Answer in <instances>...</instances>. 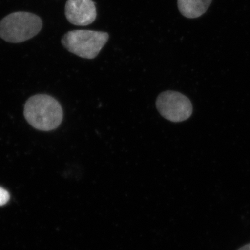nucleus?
<instances>
[{
	"label": "nucleus",
	"instance_id": "1",
	"mask_svg": "<svg viewBox=\"0 0 250 250\" xmlns=\"http://www.w3.org/2000/svg\"><path fill=\"white\" fill-rule=\"evenodd\" d=\"M24 114L33 127L45 131L58 128L63 117L60 103L53 97L44 94L34 95L28 100Z\"/></svg>",
	"mask_w": 250,
	"mask_h": 250
},
{
	"label": "nucleus",
	"instance_id": "2",
	"mask_svg": "<svg viewBox=\"0 0 250 250\" xmlns=\"http://www.w3.org/2000/svg\"><path fill=\"white\" fill-rule=\"evenodd\" d=\"M42 27V20L35 14L12 13L0 21V37L6 42L19 43L37 35Z\"/></svg>",
	"mask_w": 250,
	"mask_h": 250
},
{
	"label": "nucleus",
	"instance_id": "3",
	"mask_svg": "<svg viewBox=\"0 0 250 250\" xmlns=\"http://www.w3.org/2000/svg\"><path fill=\"white\" fill-rule=\"evenodd\" d=\"M109 39L108 33L90 30L68 31L62 37V45L68 52L87 59L97 57Z\"/></svg>",
	"mask_w": 250,
	"mask_h": 250
},
{
	"label": "nucleus",
	"instance_id": "4",
	"mask_svg": "<svg viewBox=\"0 0 250 250\" xmlns=\"http://www.w3.org/2000/svg\"><path fill=\"white\" fill-rule=\"evenodd\" d=\"M156 106L161 116L173 123L187 121L192 113L190 100L183 94L172 90L161 93L156 100Z\"/></svg>",
	"mask_w": 250,
	"mask_h": 250
},
{
	"label": "nucleus",
	"instance_id": "5",
	"mask_svg": "<svg viewBox=\"0 0 250 250\" xmlns=\"http://www.w3.org/2000/svg\"><path fill=\"white\" fill-rule=\"evenodd\" d=\"M65 14L74 25H89L96 19V7L93 0H67Z\"/></svg>",
	"mask_w": 250,
	"mask_h": 250
},
{
	"label": "nucleus",
	"instance_id": "6",
	"mask_svg": "<svg viewBox=\"0 0 250 250\" xmlns=\"http://www.w3.org/2000/svg\"><path fill=\"white\" fill-rule=\"evenodd\" d=\"M211 1L212 0H177V4L184 17L197 18L205 14Z\"/></svg>",
	"mask_w": 250,
	"mask_h": 250
},
{
	"label": "nucleus",
	"instance_id": "7",
	"mask_svg": "<svg viewBox=\"0 0 250 250\" xmlns=\"http://www.w3.org/2000/svg\"><path fill=\"white\" fill-rule=\"evenodd\" d=\"M10 194L7 190L0 187V207L4 206L9 201Z\"/></svg>",
	"mask_w": 250,
	"mask_h": 250
},
{
	"label": "nucleus",
	"instance_id": "8",
	"mask_svg": "<svg viewBox=\"0 0 250 250\" xmlns=\"http://www.w3.org/2000/svg\"><path fill=\"white\" fill-rule=\"evenodd\" d=\"M238 250H250V243H248V244L246 245V246L241 247V248Z\"/></svg>",
	"mask_w": 250,
	"mask_h": 250
}]
</instances>
